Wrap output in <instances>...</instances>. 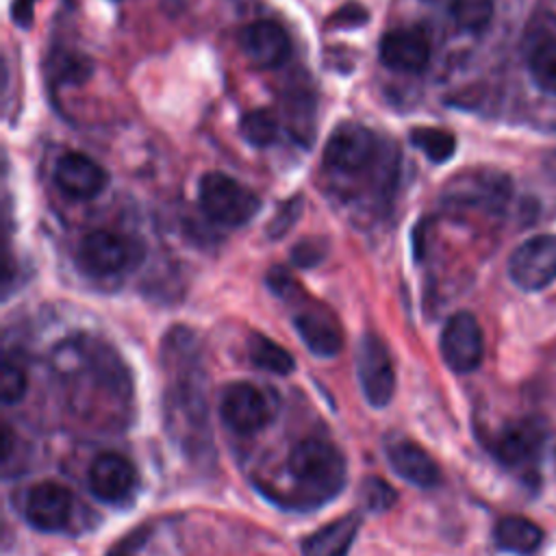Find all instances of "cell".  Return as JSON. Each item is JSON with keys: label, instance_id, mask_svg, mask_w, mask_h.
<instances>
[{"label": "cell", "instance_id": "2e32d148", "mask_svg": "<svg viewBox=\"0 0 556 556\" xmlns=\"http://www.w3.org/2000/svg\"><path fill=\"white\" fill-rule=\"evenodd\" d=\"M543 445V428L534 421L508 426L495 441V456L506 467H523L532 463Z\"/></svg>", "mask_w": 556, "mask_h": 556}, {"label": "cell", "instance_id": "83f0119b", "mask_svg": "<svg viewBox=\"0 0 556 556\" xmlns=\"http://www.w3.org/2000/svg\"><path fill=\"white\" fill-rule=\"evenodd\" d=\"M367 17H369V15H367L365 7L356 4V2H350V4H343V7L328 20V24H332L334 28H354V26L367 22Z\"/></svg>", "mask_w": 556, "mask_h": 556}, {"label": "cell", "instance_id": "8992f818", "mask_svg": "<svg viewBox=\"0 0 556 556\" xmlns=\"http://www.w3.org/2000/svg\"><path fill=\"white\" fill-rule=\"evenodd\" d=\"M439 348L445 365L452 371L456 374L473 371L484 356V337L478 319L467 311L454 313L441 330Z\"/></svg>", "mask_w": 556, "mask_h": 556}, {"label": "cell", "instance_id": "5bb4252c", "mask_svg": "<svg viewBox=\"0 0 556 556\" xmlns=\"http://www.w3.org/2000/svg\"><path fill=\"white\" fill-rule=\"evenodd\" d=\"M378 56L389 70L415 74L428 65L430 43L428 37L417 28H397L389 30L380 39Z\"/></svg>", "mask_w": 556, "mask_h": 556}, {"label": "cell", "instance_id": "4316f807", "mask_svg": "<svg viewBox=\"0 0 556 556\" xmlns=\"http://www.w3.org/2000/svg\"><path fill=\"white\" fill-rule=\"evenodd\" d=\"M363 497H365L367 508L384 510V508H389L393 504L395 493H393V489L387 482H382L378 478H369V480L363 482Z\"/></svg>", "mask_w": 556, "mask_h": 556}, {"label": "cell", "instance_id": "6da1fadb", "mask_svg": "<svg viewBox=\"0 0 556 556\" xmlns=\"http://www.w3.org/2000/svg\"><path fill=\"white\" fill-rule=\"evenodd\" d=\"M287 469L298 486L321 500L334 495L345 480L341 452L324 439L300 441L289 454Z\"/></svg>", "mask_w": 556, "mask_h": 556}, {"label": "cell", "instance_id": "f1b7e54d", "mask_svg": "<svg viewBox=\"0 0 556 556\" xmlns=\"http://www.w3.org/2000/svg\"><path fill=\"white\" fill-rule=\"evenodd\" d=\"M324 248H319L315 241H300L295 248H293V263L298 267H313L317 265L321 258H324Z\"/></svg>", "mask_w": 556, "mask_h": 556}, {"label": "cell", "instance_id": "cb8c5ba5", "mask_svg": "<svg viewBox=\"0 0 556 556\" xmlns=\"http://www.w3.org/2000/svg\"><path fill=\"white\" fill-rule=\"evenodd\" d=\"M532 83L549 96H556V39L534 48L528 61Z\"/></svg>", "mask_w": 556, "mask_h": 556}, {"label": "cell", "instance_id": "44dd1931", "mask_svg": "<svg viewBox=\"0 0 556 556\" xmlns=\"http://www.w3.org/2000/svg\"><path fill=\"white\" fill-rule=\"evenodd\" d=\"M408 139L432 163H445L456 152V137L445 128L417 126V128H410Z\"/></svg>", "mask_w": 556, "mask_h": 556}, {"label": "cell", "instance_id": "484cf974", "mask_svg": "<svg viewBox=\"0 0 556 556\" xmlns=\"http://www.w3.org/2000/svg\"><path fill=\"white\" fill-rule=\"evenodd\" d=\"M300 213H302V198H300V195H298V198H289V200L276 211L274 219H271L269 226H267L269 239H280V237H285V235L295 226Z\"/></svg>", "mask_w": 556, "mask_h": 556}, {"label": "cell", "instance_id": "7a4b0ae2", "mask_svg": "<svg viewBox=\"0 0 556 556\" xmlns=\"http://www.w3.org/2000/svg\"><path fill=\"white\" fill-rule=\"evenodd\" d=\"M198 204L211 222L230 228L250 224L261 211V198L222 172H208L200 178Z\"/></svg>", "mask_w": 556, "mask_h": 556}, {"label": "cell", "instance_id": "8fae6325", "mask_svg": "<svg viewBox=\"0 0 556 556\" xmlns=\"http://www.w3.org/2000/svg\"><path fill=\"white\" fill-rule=\"evenodd\" d=\"M54 182L72 200H91L104 191L109 176L93 159L67 152L54 165Z\"/></svg>", "mask_w": 556, "mask_h": 556}, {"label": "cell", "instance_id": "d4e9b609", "mask_svg": "<svg viewBox=\"0 0 556 556\" xmlns=\"http://www.w3.org/2000/svg\"><path fill=\"white\" fill-rule=\"evenodd\" d=\"M28 380L17 363L4 361L0 371V397L4 404H17L26 393Z\"/></svg>", "mask_w": 556, "mask_h": 556}, {"label": "cell", "instance_id": "7c38bea8", "mask_svg": "<svg viewBox=\"0 0 556 556\" xmlns=\"http://www.w3.org/2000/svg\"><path fill=\"white\" fill-rule=\"evenodd\" d=\"M89 489L100 502L117 504L126 500L135 489V465L115 452H104L89 465Z\"/></svg>", "mask_w": 556, "mask_h": 556}, {"label": "cell", "instance_id": "7402d4cb", "mask_svg": "<svg viewBox=\"0 0 556 556\" xmlns=\"http://www.w3.org/2000/svg\"><path fill=\"white\" fill-rule=\"evenodd\" d=\"M454 24L467 33L484 30L493 20V0H447Z\"/></svg>", "mask_w": 556, "mask_h": 556}, {"label": "cell", "instance_id": "9a60e30c", "mask_svg": "<svg viewBox=\"0 0 556 556\" xmlns=\"http://www.w3.org/2000/svg\"><path fill=\"white\" fill-rule=\"evenodd\" d=\"M387 456L393 471L406 482L419 489H430L439 482V467L421 445L413 441H395L389 445Z\"/></svg>", "mask_w": 556, "mask_h": 556}, {"label": "cell", "instance_id": "603a6c76", "mask_svg": "<svg viewBox=\"0 0 556 556\" xmlns=\"http://www.w3.org/2000/svg\"><path fill=\"white\" fill-rule=\"evenodd\" d=\"M239 130H241V137L245 143H250L254 148H265L276 141L278 122L267 109H252L241 117Z\"/></svg>", "mask_w": 556, "mask_h": 556}, {"label": "cell", "instance_id": "f546056e", "mask_svg": "<svg viewBox=\"0 0 556 556\" xmlns=\"http://www.w3.org/2000/svg\"><path fill=\"white\" fill-rule=\"evenodd\" d=\"M33 7L35 0H13L11 4V17L20 28H28L33 22Z\"/></svg>", "mask_w": 556, "mask_h": 556}, {"label": "cell", "instance_id": "5b68a950", "mask_svg": "<svg viewBox=\"0 0 556 556\" xmlns=\"http://www.w3.org/2000/svg\"><path fill=\"white\" fill-rule=\"evenodd\" d=\"M135 261V245L111 230L87 232L76 250V265L91 278H106L124 271Z\"/></svg>", "mask_w": 556, "mask_h": 556}, {"label": "cell", "instance_id": "9c48e42d", "mask_svg": "<svg viewBox=\"0 0 556 556\" xmlns=\"http://www.w3.org/2000/svg\"><path fill=\"white\" fill-rule=\"evenodd\" d=\"M510 198V178L497 169H473L450 180V200L456 204L500 211Z\"/></svg>", "mask_w": 556, "mask_h": 556}, {"label": "cell", "instance_id": "30bf717a", "mask_svg": "<svg viewBox=\"0 0 556 556\" xmlns=\"http://www.w3.org/2000/svg\"><path fill=\"white\" fill-rule=\"evenodd\" d=\"M243 54L261 70L282 65L291 54V39L287 30L271 20H256L239 35Z\"/></svg>", "mask_w": 556, "mask_h": 556}, {"label": "cell", "instance_id": "52a82bcc", "mask_svg": "<svg viewBox=\"0 0 556 556\" xmlns=\"http://www.w3.org/2000/svg\"><path fill=\"white\" fill-rule=\"evenodd\" d=\"M356 369L365 400L380 408L387 406L395 391V371L387 345L378 334H365L356 354Z\"/></svg>", "mask_w": 556, "mask_h": 556}, {"label": "cell", "instance_id": "ffe728a7", "mask_svg": "<svg viewBox=\"0 0 556 556\" xmlns=\"http://www.w3.org/2000/svg\"><path fill=\"white\" fill-rule=\"evenodd\" d=\"M248 356L258 369H265V371L276 374V376H287L295 367L293 356L282 345H278L276 341H271L265 334H252L250 337Z\"/></svg>", "mask_w": 556, "mask_h": 556}, {"label": "cell", "instance_id": "ba28073f", "mask_svg": "<svg viewBox=\"0 0 556 556\" xmlns=\"http://www.w3.org/2000/svg\"><path fill=\"white\" fill-rule=\"evenodd\" d=\"M224 424L237 434H254L269 421V406L258 387L250 382H232L219 400Z\"/></svg>", "mask_w": 556, "mask_h": 556}, {"label": "cell", "instance_id": "ac0fdd59", "mask_svg": "<svg viewBox=\"0 0 556 556\" xmlns=\"http://www.w3.org/2000/svg\"><path fill=\"white\" fill-rule=\"evenodd\" d=\"M358 526L361 523L356 515L339 517L332 523L308 534L302 543V554L304 556H345L358 532Z\"/></svg>", "mask_w": 556, "mask_h": 556}, {"label": "cell", "instance_id": "4fadbf2b", "mask_svg": "<svg viewBox=\"0 0 556 556\" xmlns=\"http://www.w3.org/2000/svg\"><path fill=\"white\" fill-rule=\"evenodd\" d=\"M24 515L37 530H61L72 515V495L56 482H39L26 495Z\"/></svg>", "mask_w": 556, "mask_h": 556}, {"label": "cell", "instance_id": "d6986e66", "mask_svg": "<svg viewBox=\"0 0 556 556\" xmlns=\"http://www.w3.org/2000/svg\"><path fill=\"white\" fill-rule=\"evenodd\" d=\"M495 543L506 552L530 556L541 547L543 530L528 517L508 515L502 517L495 526Z\"/></svg>", "mask_w": 556, "mask_h": 556}, {"label": "cell", "instance_id": "277c9868", "mask_svg": "<svg viewBox=\"0 0 556 556\" xmlns=\"http://www.w3.org/2000/svg\"><path fill=\"white\" fill-rule=\"evenodd\" d=\"M508 276L521 291H541L556 280V235L519 243L508 258Z\"/></svg>", "mask_w": 556, "mask_h": 556}, {"label": "cell", "instance_id": "3957f363", "mask_svg": "<svg viewBox=\"0 0 556 556\" xmlns=\"http://www.w3.org/2000/svg\"><path fill=\"white\" fill-rule=\"evenodd\" d=\"M380 139L374 130L356 122L334 128L324 148V165L339 174L365 172L378 156Z\"/></svg>", "mask_w": 556, "mask_h": 556}, {"label": "cell", "instance_id": "e0dca14e", "mask_svg": "<svg viewBox=\"0 0 556 556\" xmlns=\"http://www.w3.org/2000/svg\"><path fill=\"white\" fill-rule=\"evenodd\" d=\"M293 326L300 334V339L304 341V345L321 358H330L334 354H339L341 345H343V337L339 326L321 315V313H298L293 317Z\"/></svg>", "mask_w": 556, "mask_h": 556}]
</instances>
